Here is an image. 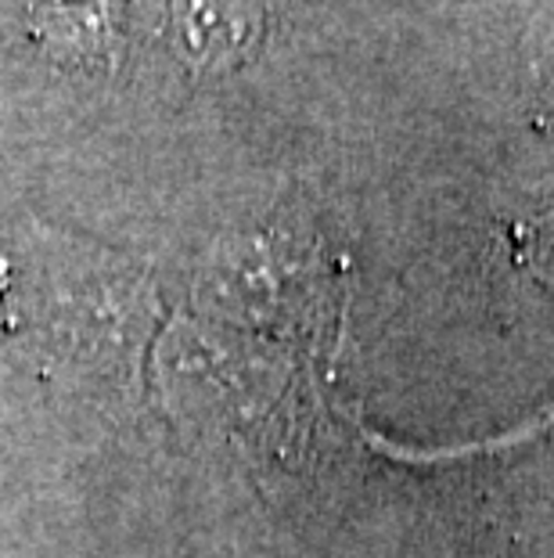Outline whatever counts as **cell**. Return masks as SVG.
<instances>
[{
	"instance_id": "6da1fadb",
	"label": "cell",
	"mask_w": 554,
	"mask_h": 558,
	"mask_svg": "<svg viewBox=\"0 0 554 558\" xmlns=\"http://www.w3.org/2000/svg\"><path fill=\"white\" fill-rule=\"evenodd\" d=\"M4 311L47 367L130 389L140 378L159 300L145 270L112 248L47 234L22 239L4 264Z\"/></svg>"
},
{
	"instance_id": "7a4b0ae2",
	"label": "cell",
	"mask_w": 554,
	"mask_h": 558,
	"mask_svg": "<svg viewBox=\"0 0 554 558\" xmlns=\"http://www.w3.org/2000/svg\"><path fill=\"white\" fill-rule=\"evenodd\" d=\"M29 40L69 73H112L123 58L126 0H26Z\"/></svg>"
},
{
	"instance_id": "3957f363",
	"label": "cell",
	"mask_w": 554,
	"mask_h": 558,
	"mask_svg": "<svg viewBox=\"0 0 554 558\" xmlns=\"http://www.w3.org/2000/svg\"><path fill=\"white\" fill-rule=\"evenodd\" d=\"M259 40L253 0H170V44L192 73H223Z\"/></svg>"
}]
</instances>
